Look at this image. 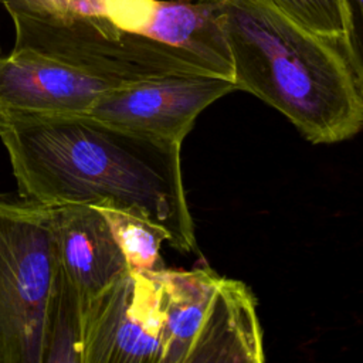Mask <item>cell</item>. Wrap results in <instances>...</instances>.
Returning <instances> with one entry per match:
<instances>
[{
    "instance_id": "6da1fadb",
    "label": "cell",
    "mask_w": 363,
    "mask_h": 363,
    "mask_svg": "<svg viewBox=\"0 0 363 363\" xmlns=\"http://www.w3.org/2000/svg\"><path fill=\"white\" fill-rule=\"evenodd\" d=\"M0 140L18 194L47 206H112L145 216L179 251H196L180 146L88 115L0 113Z\"/></svg>"
},
{
    "instance_id": "7a4b0ae2",
    "label": "cell",
    "mask_w": 363,
    "mask_h": 363,
    "mask_svg": "<svg viewBox=\"0 0 363 363\" xmlns=\"http://www.w3.org/2000/svg\"><path fill=\"white\" fill-rule=\"evenodd\" d=\"M235 91L278 109L312 143L363 128V86L343 45L296 24L265 0H220Z\"/></svg>"
},
{
    "instance_id": "3957f363",
    "label": "cell",
    "mask_w": 363,
    "mask_h": 363,
    "mask_svg": "<svg viewBox=\"0 0 363 363\" xmlns=\"http://www.w3.org/2000/svg\"><path fill=\"white\" fill-rule=\"evenodd\" d=\"M4 6L14 24V50L52 58L115 88L172 72L213 75L190 54L122 30L101 14L51 0H4Z\"/></svg>"
},
{
    "instance_id": "277c9868",
    "label": "cell",
    "mask_w": 363,
    "mask_h": 363,
    "mask_svg": "<svg viewBox=\"0 0 363 363\" xmlns=\"http://www.w3.org/2000/svg\"><path fill=\"white\" fill-rule=\"evenodd\" d=\"M163 363H261L262 330L255 296L207 267L155 269Z\"/></svg>"
},
{
    "instance_id": "5b68a950",
    "label": "cell",
    "mask_w": 363,
    "mask_h": 363,
    "mask_svg": "<svg viewBox=\"0 0 363 363\" xmlns=\"http://www.w3.org/2000/svg\"><path fill=\"white\" fill-rule=\"evenodd\" d=\"M54 207L0 191V363H45Z\"/></svg>"
},
{
    "instance_id": "8992f818",
    "label": "cell",
    "mask_w": 363,
    "mask_h": 363,
    "mask_svg": "<svg viewBox=\"0 0 363 363\" xmlns=\"http://www.w3.org/2000/svg\"><path fill=\"white\" fill-rule=\"evenodd\" d=\"M160 328L155 269H128L82 311L79 363H163Z\"/></svg>"
},
{
    "instance_id": "52a82bcc",
    "label": "cell",
    "mask_w": 363,
    "mask_h": 363,
    "mask_svg": "<svg viewBox=\"0 0 363 363\" xmlns=\"http://www.w3.org/2000/svg\"><path fill=\"white\" fill-rule=\"evenodd\" d=\"M235 91L233 81L200 72H172L105 92L88 116L145 138L182 143L199 113Z\"/></svg>"
},
{
    "instance_id": "ba28073f",
    "label": "cell",
    "mask_w": 363,
    "mask_h": 363,
    "mask_svg": "<svg viewBox=\"0 0 363 363\" xmlns=\"http://www.w3.org/2000/svg\"><path fill=\"white\" fill-rule=\"evenodd\" d=\"M91 7L119 28L179 48L213 75L233 81L220 0H91Z\"/></svg>"
},
{
    "instance_id": "9c48e42d",
    "label": "cell",
    "mask_w": 363,
    "mask_h": 363,
    "mask_svg": "<svg viewBox=\"0 0 363 363\" xmlns=\"http://www.w3.org/2000/svg\"><path fill=\"white\" fill-rule=\"evenodd\" d=\"M111 84L27 50L0 57V113L86 115Z\"/></svg>"
},
{
    "instance_id": "30bf717a",
    "label": "cell",
    "mask_w": 363,
    "mask_h": 363,
    "mask_svg": "<svg viewBox=\"0 0 363 363\" xmlns=\"http://www.w3.org/2000/svg\"><path fill=\"white\" fill-rule=\"evenodd\" d=\"M52 207L58 267L74 288L82 313L129 268L99 210L86 204Z\"/></svg>"
},
{
    "instance_id": "8fae6325",
    "label": "cell",
    "mask_w": 363,
    "mask_h": 363,
    "mask_svg": "<svg viewBox=\"0 0 363 363\" xmlns=\"http://www.w3.org/2000/svg\"><path fill=\"white\" fill-rule=\"evenodd\" d=\"M95 208L108 221L129 269L153 271L164 267L160 259V247L163 241H169V235L160 225L129 210L112 206Z\"/></svg>"
},
{
    "instance_id": "7c38bea8",
    "label": "cell",
    "mask_w": 363,
    "mask_h": 363,
    "mask_svg": "<svg viewBox=\"0 0 363 363\" xmlns=\"http://www.w3.org/2000/svg\"><path fill=\"white\" fill-rule=\"evenodd\" d=\"M303 28L343 45L347 34L345 0H265Z\"/></svg>"
},
{
    "instance_id": "4fadbf2b",
    "label": "cell",
    "mask_w": 363,
    "mask_h": 363,
    "mask_svg": "<svg viewBox=\"0 0 363 363\" xmlns=\"http://www.w3.org/2000/svg\"><path fill=\"white\" fill-rule=\"evenodd\" d=\"M347 9V34L343 50L363 86V0H345Z\"/></svg>"
},
{
    "instance_id": "5bb4252c",
    "label": "cell",
    "mask_w": 363,
    "mask_h": 363,
    "mask_svg": "<svg viewBox=\"0 0 363 363\" xmlns=\"http://www.w3.org/2000/svg\"><path fill=\"white\" fill-rule=\"evenodd\" d=\"M1 1H4V0H0V3H1ZM0 57H1V50H0Z\"/></svg>"
}]
</instances>
